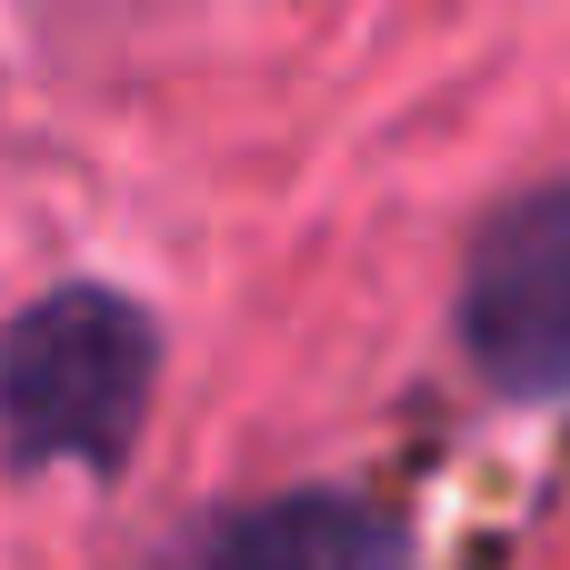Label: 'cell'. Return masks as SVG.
<instances>
[{"instance_id":"obj_2","label":"cell","mask_w":570,"mask_h":570,"mask_svg":"<svg viewBox=\"0 0 570 570\" xmlns=\"http://www.w3.org/2000/svg\"><path fill=\"white\" fill-rule=\"evenodd\" d=\"M461 341L521 401L570 391V180L521 190L481 230L471 281H461Z\"/></svg>"},{"instance_id":"obj_1","label":"cell","mask_w":570,"mask_h":570,"mask_svg":"<svg viewBox=\"0 0 570 570\" xmlns=\"http://www.w3.org/2000/svg\"><path fill=\"white\" fill-rule=\"evenodd\" d=\"M150 381H160L150 311L100 281H70L0 331V451L20 471L50 461L120 471L150 421Z\"/></svg>"},{"instance_id":"obj_3","label":"cell","mask_w":570,"mask_h":570,"mask_svg":"<svg viewBox=\"0 0 570 570\" xmlns=\"http://www.w3.org/2000/svg\"><path fill=\"white\" fill-rule=\"evenodd\" d=\"M210 570H391V531L341 491H291V501L240 511Z\"/></svg>"}]
</instances>
